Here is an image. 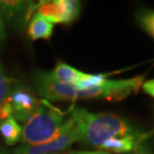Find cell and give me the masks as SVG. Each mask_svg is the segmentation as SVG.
<instances>
[{"instance_id": "1", "label": "cell", "mask_w": 154, "mask_h": 154, "mask_svg": "<svg viewBox=\"0 0 154 154\" xmlns=\"http://www.w3.org/2000/svg\"><path fill=\"white\" fill-rule=\"evenodd\" d=\"M81 135V141H85L94 147H99L113 137L140 136L124 119L114 114L91 113L82 108H73L71 115Z\"/></svg>"}, {"instance_id": "2", "label": "cell", "mask_w": 154, "mask_h": 154, "mask_svg": "<svg viewBox=\"0 0 154 154\" xmlns=\"http://www.w3.org/2000/svg\"><path fill=\"white\" fill-rule=\"evenodd\" d=\"M67 119L65 113L43 99L22 128L20 141L28 145L46 143L56 136Z\"/></svg>"}, {"instance_id": "3", "label": "cell", "mask_w": 154, "mask_h": 154, "mask_svg": "<svg viewBox=\"0 0 154 154\" xmlns=\"http://www.w3.org/2000/svg\"><path fill=\"white\" fill-rule=\"evenodd\" d=\"M76 141H81V135L71 116L64 123L61 130L53 139L37 145H23L13 150L12 154H52L68 148Z\"/></svg>"}, {"instance_id": "4", "label": "cell", "mask_w": 154, "mask_h": 154, "mask_svg": "<svg viewBox=\"0 0 154 154\" xmlns=\"http://www.w3.org/2000/svg\"><path fill=\"white\" fill-rule=\"evenodd\" d=\"M32 10L52 24L69 23L78 16L80 3L73 0L40 1L38 4H33Z\"/></svg>"}, {"instance_id": "5", "label": "cell", "mask_w": 154, "mask_h": 154, "mask_svg": "<svg viewBox=\"0 0 154 154\" xmlns=\"http://www.w3.org/2000/svg\"><path fill=\"white\" fill-rule=\"evenodd\" d=\"M7 102L11 108L12 117L16 121L26 122L39 106V101L33 96L31 91L19 84L12 86Z\"/></svg>"}, {"instance_id": "6", "label": "cell", "mask_w": 154, "mask_h": 154, "mask_svg": "<svg viewBox=\"0 0 154 154\" xmlns=\"http://www.w3.org/2000/svg\"><path fill=\"white\" fill-rule=\"evenodd\" d=\"M36 89L44 100L60 101L75 100L77 89L73 84L60 83L50 78L48 72H42L36 76Z\"/></svg>"}, {"instance_id": "7", "label": "cell", "mask_w": 154, "mask_h": 154, "mask_svg": "<svg viewBox=\"0 0 154 154\" xmlns=\"http://www.w3.org/2000/svg\"><path fill=\"white\" fill-rule=\"evenodd\" d=\"M140 136L113 137L105 141L99 148L103 151H111L114 153H125L137 149Z\"/></svg>"}, {"instance_id": "8", "label": "cell", "mask_w": 154, "mask_h": 154, "mask_svg": "<svg viewBox=\"0 0 154 154\" xmlns=\"http://www.w3.org/2000/svg\"><path fill=\"white\" fill-rule=\"evenodd\" d=\"M48 75L57 82L75 85L85 75V73L79 71L66 63L59 62L51 72H48Z\"/></svg>"}, {"instance_id": "9", "label": "cell", "mask_w": 154, "mask_h": 154, "mask_svg": "<svg viewBox=\"0 0 154 154\" xmlns=\"http://www.w3.org/2000/svg\"><path fill=\"white\" fill-rule=\"evenodd\" d=\"M27 32L32 40L48 39L53 32V24L48 22L41 15L35 13L31 18Z\"/></svg>"}, {"instance_id": "10", "label": "cell", "mask_w": 154, "mask_h": 154, "mask_svg": "<svg viewBox=\"0 0 154 154\" xmlns=\"http://www.w3.org/2000/svg\"><path fill=\"white\" fill-rule=\"evenodd\" d=\"M0 5L2 8L3 16L8 19H16L20 15L26 14L27 18L33 13L32 7L33 4L25 1H0Z\"/></svg>"}, {"instance_id": "11", "label": "cell", "mask_w": 154, "mask_h": 154, "mask_svg": "<svg viewBox=\"0 0 154 154\" xmlns=\"http://www.w3.org/2000/svg\"><path fill=\"white\" fill-rule=\"evenodd\" d=\"M0 133L6 144L12 146L20 141L22 135V127L18 124V122L13 117H9L0 125Z\"/></svg>"}, {"instance_id": "12", "label": "cell", "mask_w": 154, "mask_h": 154, "mask_svg": "<svg viewBox=\"0 0 154 154\" xmlns=\"http://www.w3.org/2000/svg\"><path fill=\"white\" fill-rule=\"evenodd\" d=\"M105 80L106 78L104 77V75L85 74L74 86L78 90H86V89H89L91 87H94V86L102 84Z\"/></svg>"}, {"instance_id": "13", "label": "cell", "mask_w": 154, "mask_h": 154, "mask_svg": "<svg viewBox=\"0 0 154 154\" xmlns=\"http://www.w3.org/2000/svg\"><path fill=\"white\" fill-rule=\"evenodd\" d=\"M14 80L8 78L5 75L1 64H0V106L5 103L10 94L12 86L14 85Z\"/></svg>"}, {"instance_id": "14", "label": "cell", "mask_w": 154, "mask_h": 154, "mask_svg": "<svg viewBox=\"0 0 154 154\" xmlns=\"http://www.w3.org/2000/svg\"><path fill=\"white\" fill-rule=\"evenodd\" d=\"M141 26L154 38V11L142 12L138 16Z\"/></svg>"}, {"instance_id": "15", "label": "cell", "mask_w": 154, "mask_h": 154, "mask_svg": "<svg viewBox=\"0 0 154 154\" xmlns=\"http://www.w3.org/2000/svg\"><path fill=\"white\" fill-rule=\"evenodd\" d=\"M9 117H12V112L10 106H9L7 100H6L5 103L0 106V125L5 119L9 118Z\"/></svg>"}, {"instance_id": "16", "label": "cell", "mask_w": 154, "mask_h": 154, "mask_svg": "<svg viewBox=\"0 0 154 154\" xmlns=\"http://www.w3.org/2000/svg\"><path fill=\"white\" fill-rule=\"evenodd\" d=\"M142 87L147 94L151 95V96L154 97V79L144 82L142 84Z\"/></svg>"}, {"instance_id": "17", "label": "cell", "mask_w": 154, "mask_h": 154, "mask_svg": "<svg viewBox=\"0 0 154 154\" xmlns=\"http://www.w3.org/2000/svg\"><path fill=\"white\" fill-rule=\"evenodd\" d=\"M0 27L4 28V22H3V13H2L1 5H0Z\"/></svg>"}, {"instance_id": "18", "label": "cell", "mask_w": 154, "mask_h": 154, "mask_svg": "<svg viewBox=\"0 0 154 154\" xmlns=\"http://www.w3.org/2000/svg\"><path fill=\"white\" fill-rule=\"evenodd\" d=\"M0 154H12V153L10 151H8L6 148H4V147L0 146Z\"/></svg>"}, {"instance_id": "19", "label": "cell", "mask_w": 154, "mask_h": 154, "mask_svg": "<svg viewBox=\"0 0 154 154\" xmlns=\"http://www.w3.org/2000/svg\"><path fill=\"white\" fill-rule=\"evenodd\" d=\"M89 154H110L106 151H103V150H97V151H91L89 152Z\"/></svg>"}, {"instance_id": "20", "label": "cell", "mask_w": 154, "mask_h": 154, "mask_svg": "<svg viewBox=\"0 0 154 154\" xmlns=\"http://www.w3.org/2000/svg\"><path fill=\"white\" fill-rule=\"evenodd\" d=\"M4 37H5V28L0 27V40L3 39Z\"/></svg>"}, {"instance_id": "21", "label": "cell", "mask_w": 154, "mask_h": 154, "mask_svg": "<svg viewBox=\"0 0 154 154\" xmlns=\"http://www.w3.org/2000/svg\"><path fill=\"white\" fill-rule=\"evenodd\" d=\"M70 154H89V151H73Z\"/></svg>"}, {"instance_id": "22", "label": "cell", "mask_w": 154, "mask_h": 154, "mask_svg": "<svg viewBox=\"0 0 154 154\" xmlns=\"http://www.w3.org/2000/svg\"><path fill=\"white\" fill-rule=\"evenodd\" d=\"M52 154H62V153H52Z\"/></svg>"}]
</instances>
